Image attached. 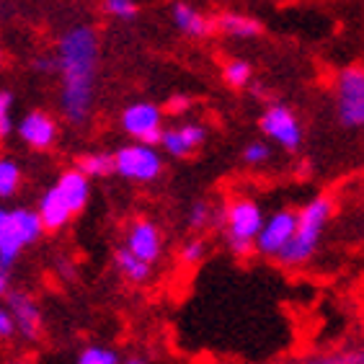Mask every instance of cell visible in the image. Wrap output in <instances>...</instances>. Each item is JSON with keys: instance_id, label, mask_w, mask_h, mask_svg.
Instances as JSON below:
<instances>
[{"instance_id": "obj_1", "label": "cell", "mask_w": 364, "mask_h": 364, "mask_svg": "<svg viewBox=\"0 0 364 364\" xmlns=\"http://www.w3.org/2000/svg\"><path fill=\"white\" fill-rule=\"evenodd\" d=\"M98 39L91 26H75L60 39L57 68L63 75V112L73 124H83L93 104Z\"/></svg>"}, {"instance_id": "obj_2", "label": "cell", "mask_w": 364, "mask_h": 364, "mask_svg": "<svg viewBox=\"0 0 364 364\" xmlns=\"http://www.w3.org/2000/svg\"><path fill=\"white\" fill-rule=\"evenodd\" d=\"M331 220V202L328 196H316L310 199L300 212H297V228H294L292 240L287 248L279 253V264L284 267H305L316 256L321 235Z\"/></svg>"}, {"instance_id": "obj_3", "label": "cell", "mask_w": 364, "mask_h": 364, "mask_svg": "<svg viewBox=\"0 0 364 364\" xmlns=\"http://www.w3.org/2000/svg\"><path fill=\"white\" fill-rule=\"evenodd\" d=\"M44 235L39 212L28 207H0V267L11 269L28 245Z\"/></svg>"}, {"instance_id": "obj_4", "label": "cell", "mask_w": 364, "mask_h": 364, "mask_svg": "<svg viewBox=\"0 0 364 364\" xmlns=\"http://www.w3.org/2000/svg\"><path fill=\"white\" fill-rule=\"evenodd\" d=\"M264 212L253 199H235L223 210L220 223H223L225 243L235 256H248L256 248L261 228H264Z\"/></svg>"}, {"instance_id": "obj_5", "label": "cell", "mask_w": 364, "mask_h": 364, "mask_svg": "<svg viewBox=\"0 0 364 364\" xmlns=\"http://www.w3.org/2000/svg\"><path fill=\"white\" fill-rule=\"evenodd\" d=\"M114 173H119L127 181H155L163 173V158L150 145H124L114 153Z\"/></svg>"}, {"instance_id": "obj_6", "label": "cell", "mask_w": 364, "mask_h": 364, "mask_svg": "<svg viewBox=\"0 0 364 364\" xmlns=\"http://www.w3.org/2000/svg\"><path fill=\"white\" fill-rule=\"evenodd\" d=\"M294 228H297V212H274L272 218L264 220V228H261L259 238H256V251L261 256H267V259H279V253L292 240Z\"/></svg>"}, {"instance_id": "obj_7", "label": "cell", "mask_w": 364, "mask_h": 364, "mask_svg": "<svg viewBox=\"0 0 364 364\" xmlns=\"http://www.w3.org/2000/svg\"><path fill=\"white\" fill-rule=\"evenodd\" d=\"M6 308H8V313L14 316L16 333H18V336L26 338V341H36V338L42 336L44 316H42L39 302H36L31 294L23 292V289H11L6 297Z\"/></svg>"}, {"instance_id": "obj_8", "label": "cell", "mask_w": 364, "mask_h": 364, "mask_svg": "<svg viewBox=\"0 0 364 364\" xmlns=\"http://www.w3.org/2000/svg\"><path fill=\"white\" fill-rule=\"evenodd\" d=\"M338 119L343 127H364V70L351 68L338 80Z\"/></svg>"}, {"instance_id": "obj_9", "label": "cell", "mask_w": 364, "mask_h": 364, "mask_svg": "<svg viewBox=\"0 0 364 364\" xmlns=\"http://www.w3.org/2000/svg\"><path fill=\"white\" fill-rule=\"evenodd\" d=\"M122 127L124 132L134 140H140L142 145L153 147L155 142H161L163 129H161V109L153 104H132L127 106L124 114H122Z\"/></svg>"}, {"instance_id": "obj_10", "label": "cell", "mask_w": 364, "mask_h": 364, "mask_svg": "<svg viewBox=\"0 0 364 364\" xmlns=\"http://www.w3.org/2000/svg\"><path fill=\"white\" fill-rule=\"evenodd\" d=\"M124 248L132 256H137L140 261L155 267L163 256V235L161 228L153 223V220H134L129 228H127L124 235Z\"/></svg>"}, {"instance_id": "obj_11", "label": "cell", "mask_w": 364, "mask_h": 364, "mask_svg": "<svg viewBox=\"0 0 364 364\" xmlns=\"http://www.w3.org/2000/svg\"><path fill=\"white\" fill-rule=\"evenodd\" d=\"M261 129H264L274 142H279L282 147H287V150H297V147H300L302 129L287 106H272V109H267L264 117H261Z\"/></svg>"}, {"instance_id": "obj_12", "label": "cell", "mask_w": 364, "mask_h": 364, "mask_svg": "<svg viewBox=\"0 0 364 364\" xmlns=\"http://www.w3.org/2000/svg\"><path fill=\"white\" fill-rule=\"evenodd\" d=\"M18 134H21V140L26 142L28 147L44 150V147H49L52 142H55L57 127L47 114L31 112V114H26V117L21 119V124H18Z\"/></svg>"}, {"instance_id": "obj_13", "label": "cell", "mask_w": 364, "mask_h": 364, "mask_svg": "<svg viewBox=\"0 0 364 364\" xmlns=\"http://www.w3.org/2000/svg\"><path fill=\"white\" fill-rule=\"evenodd\" d=\"M36 212H39V220H42L44 230H63L65 225L75 218L73 210L68 207V202H65V196L57 191V186L44 191Z\"/></svg>"}, {"instance_id": "obj_14", "label": "cell", "mask_w": 364, "mask_h": 364, "mask_svg": "<svg viewBox=\"0 0 364 364\" xmlns=\"http://www.w3.org/2000/svg\"><path fill=\"white\" fill-rule=\"evenodd\" d=\"M57 191L65 196L68 207L73 210V215L83 212V207L88 204V196H91V178H85L80 171H65L60 178H57Z\"/></svg>"}, {"instance_id": "obj_15", "label": "cell", "mask_w": 364, "mask_h": 364, "mask_svg": "<svg viewBox=\"0 0 364 364\" xmlns=\"http://www.w3.org/2000/svg\"><path fill=\"white\" fill-rule=\"evenodd\" d=\"M114 267H117L122 279L129 282V284H145V282H150L153 269H155V267H150V264H145V261H140L137 256H132L124 245L114 251Z\"/></svg>"}, {"instance_id": "obj_16", "label": "cell", "mask_w": 364, "mask_h": 364, "mask_svg": "<svg viewBox=\"0 0 364 364\" xmlns=\"http://www.w3.org/2000/svg\"><path fill=\"white\" fill-rule=\"evenodd\" d=\"M173 21L183 34H189V36H204L210 31L207 18H204L199 11H194L191 6H186V3H178V6L173 8Z\"/></svg>"}, {"instance_id": "obj_17", "label": "cell", "mask_w": 364, "mask_h": 364, "mask_svg": "<svg viewBox=\"0 0 364 364\" xmlns=\"http://www.w3.org/2000/svg\"><path fill=\"white\" fill-rule=\"evenodd\" d=\"M297 364H364V346H349V349L313 354V357L300 359Z\"/></svg>"}, {"instance_id": "obj_18", "label": "cell", "mask_w": 364, "mask_h": 364, "mask_svg": "<svg viewBox=\"0 0 364 364\" xmlns=\"http://www.w3.org/2000/svg\"><path fill=\"white\" fill-rule=\"evenodd\" d=\"M77 171L85 178H101V176L114 173V155L109 153H88L77 161Z\"/></svg>"}, {"instance_id": "obj_19", "label": "cell", "mask_w": 364, "mask_h": 364, "mask_svg": "<svg viewBox=\"0 0 364 364\" xmlns=\"http://www.w3.org/2000/svg\"><path fill=\"white\" fill-rule=\"evenodd\" d=\"M21 186V168L11 158H0V199H11Z\"/></svg>"}, {"instance_id": "obj_20", "label": "cell", "mask_w": 364, "mask_h": 364, "mask_svg": "<svg viewBox=\"0 0 364 364\" xmlns=\"http://www.w3.org/2000/svg\"><path fill=\"white\" fill-rule=\"evenodd\" d=\"M220 28H225L228 34L240 36V39H251L261 31V26L248 16H238V14H228L220 18Z\"/></svg>"}, {"instance_id": "obj_21", "label": "cell", "mask_w": 364, "mask_h": 364, "mask_svg": "<svg viewBox=\"0 0 364 364\" xmlns=\"http://www.w3.org/2000/svg\"><path fill=\"white\" fill-rule=\"evenodd\" d=\"M75 364H122V357L112 346H98V343H91L80 349Z\"/></svg>"}, {"instance_id": "obj_22", "label": "cell", "mask_w": 364, "mask_h": 364, "mask_svg": "<svg viewBox=\"0 0 364 364\" xmlns=\"http://www.w3.org/2000/svg\"><path fill=\"white\" fill-rule=\"evenodd\" d=\"M215 220V212L207 202H194L189 207V215H186V225H189V230H204L207 225H212Z\"/></svg>"}, {"instance_id": "obj_23", "label": "cell", "mask_w": 364, "mask_h": 364, "mask_svg": "<svg viewBox=\"0 0 364 364\" xmlns=\"http://www.w3.org/2000/svg\"><path fill=\"white\" fill-rule=\"evenodd\" d=\"M251 77V68L243 60H232V63L225 65V80L230 85H245Z\"/></svg>"}, {"instance_id": "obj_24", "label": "cell", "mask_w": 364, "mask_h": 364, "mask_svg": "<svg viewBox=\"0 0 364 364\" xmlns=\"http://www.w3.org/2000/svg\"><path fill=\"white\" fill-rule=\"evenodd\" d=\"M272 158V147L267 142H251V145H245L243 150V161L248 166H261V163H267Z\"/></svg>"}, {"instance_id": "obj_25", "label": "cell", "mask_w": 364, "mask_h": 364, "mask_svg": "<svg viewBox=\"0 0 364 364\" xmlns=\"http://www.w3.org/2000/svg\"><path fill=\"white\" fill-rule=\"evenodd\" d=\"M207 253V243L202 238H189L181 245V261L183 264H199Z\"/></svg>"}, {"instance_id": "obj_26", "label": "cell", "mask_w": 364, "mask_h": 364, "mask_svg": "<svg viewBox=\"0 0 364 364\" xmlns=\"http://www.w3.org/2000/svg\"><path fill=\"white\" fill-rule=\"evenodd\" d=\"M11 104H14L11 93L0 91V140L14 132V119H11Z\"/></svg>"}, {"instance_id": "obj_27", "label": "cell", "mask_w": 364, "mask_h": 364, "mask_svg": "<svg viewBox=\"0 0 364 364\" xmlns=\"http://www.w3.org/2000/svg\"><path fill=\"white\" fill-rule=\"evenodd\" d=\"M106 8L114 16H119V18H132L137 14V6H134L132 0H106Z\"/></svg>"}, {"instance_id": "obj_28", "label": "cell", "mask_w": 364, "mask_h": 364, "mask_svg": "<svg viewBox=\"0 0 364 364\" xmlns=\"http://www.w3.org/2000/svg\"><path fill=\"white\" fill-rule=\"evenodd\" d=\"M16 336V323L14 316L8 313L6 305H0V341H8V338Z\"/></svg>"}, {"instance_id": "obj_29", "label": "cell", "mask_w": 364, "mask_h": 364, "mask_svg": "<svg viewBox=\"0 0 364 364\" xmlns=\"http://www.w3.org/2000/svg\"><path fill=\"white\" fill-rule=\"evenodd\" d=\"M8 292H11V269L0 267V302L6 300Z\"/></svg>"}, {"instance_id": "obj_30", "label": "cell", "mask_w": 364, "mask_h": 364, "mask_svg": "<svg viewBox=\"0 0 364 364\" xmlns=\"http://www.w3.org/2000/svg\"><path fill=\"white\" fill-rule=\"evenodd\" d=\"M122 364H147V362L140 354H132V357H122Z\"/></svg>"}, {"instance_id": "obj_31", "label": "cell", "mask_w": 364, "mask_h": 364, "mask_svg": "<svg viewBox=\"0 0 364 364\" xmlns=\"http://www.w3.org/2000/svg\"><path fill=\"white\" fill-rule=\"evenodd\" d=\"M186 106H189V101H186V98H173L171 109H173V112H181V109H186Z\"/></svg>"}, {"instance_id": "obj_32", "label": "cell", "mask_w": 364, "mask_h": 364, "mask_svg": "<svg viewBox=\"0 0 364 364\" xmlns=\"http://www.w3.org/2000/svg\"><path fill=\"white\" fill-rule=\"evenodd\" d=\"M36 68H39V70H52V63H47V60H39V63H36Z\"/></svg>"}, {"instance_id": "obj_33", "label": "cell", "mask_w": 364, "mask_h": 364, "mask_svg": "<svg viewBox=\"0 0 364 364\" xmlns=\"http://www.w3.org/2000/svg\"><path fill=\"white\" fill-rule=\"evenodd\" d=\"M11 364H26V362H11Z\"/></svg>"}]
</instances>
